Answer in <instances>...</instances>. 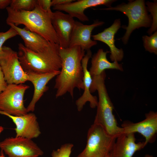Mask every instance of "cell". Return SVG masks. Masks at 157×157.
Returning <instances> with one entry per match:
<instances>
[{"mask_svg": "<svg viewBox=\"0 0 157 157\" xmlns=\"http://www.w3.org/2000/svg\"><path fill=\"white\" fill-rule=\"evenodd\" d=\"M59 51L61 68L55 79L56 97L58 98L68 93L73 98L75 88L79 90L83 89L81 61L85 51L78 46L65 48L59 46Z\"/></svg>", "mask_w": 157, "mask_h": 157, "instance_id": "obj_1", "label": "cell"}, {"mask_svg": "<svg viewBox=\"0 0 157 157\" xmlns=\"http://www.w3.org/2000/svg\"><path fill=\"white\" fill-rule=\"evenodd\" d=\"M8 16L6 22L15 25L22 24L27 30L37 33L48 41L59 44V41L52 25V13L43 10L37 4L30 11H15L9 6L6 8Z\"/></svg>", "mask_w": 157, "mask_h": 157, "instance_id": "obj_2", "label": "cell"}, {"mask_svg": "<svg viewBox=\"0 0 157 157\" xmlns=\"http://www.w3.org/2000/svg\"><path fill=\"white\" fill-rule=\"evenodd\" d=\"M18 45L19 60L26 72L46 73L60 70L61 61L58 44L49 42L47 46L37 52L27 49L21 43Z\"/></svg>", "mask_w": 157, "mask_h": 157, "instance_id": "obj_3", "label": "cell"}, {"mask_svg": "<svg viewBox=\"0 0 157 157\" xmlns=\"http://www.w3.org/2000/svg\"><path fill=\"white\" fill-rule=\"evenodd\" d=\"M105 71L92 77L91 93L97 91L98 100L97 111L94 123L101 126L110 135L117 137L123 133V129L118 126L113 113L114 106L108 94L105 84Z\"/></svg>", "mask_w": 157, "mask_h": 157, "instance_id": "obj_4", "label": "cell"}, {"mask_svg": "<svg viewBox=\"0 0 157 157\" xmlns=\"http://www.w3.org/2000/svg\"><path fill=\"white\" fill-rule=\"evenodd\" d=\"M107 10L120 11L125 14L129 20L127 26H123L126 32L122 40L126 44L132 32L136 28L141 27L151 26L152 19L148 13L145 1L143 0L130 1L127 3H122L114 7L101 9Z\"/></svg>", "mask_w": 157, "mask_h": 157, "instance_id": "obj_5", "label": "cell"}, {"mask_svg": "<svg viewBox=\"0 0 157 157\" xmlns=\"http://www.w3.org/2000/svg\"><path fill=\"white\" fill-rule=\"evenodd\" d=\"M116 138L100 125L93 123L88 130L85 148L76 157H104L110 152Z\"/></svg>", "mask_w": 157, "mask_h": 157, "instance_id": "obj_6", "label": "cell"}, {"mask_svg": "<svg viewBox=\"0 0 157 157\" xmlns=\"http://www.w3.org/2000/svg\"><path fill=\"white\" fill-rule=\"evenodd\" d=\"M29 87L24 84H8L6 89L0 93V110L16 116L27 113L24 97Z\"/></svg>", "mask_w": 157, "mask_h": 157, "instance_id": "obj_7", "label": "cell"}, {"mask_svg": "<svg viewBox=\"0 0 157 157\" xmlns=\"http://www.w3.org/2000/svg\"><path fill=\"white\" fill-rule=\"evenodd\" d=\"M0 66L8 84H24L28 76L22 68L18 53L11 48L3 46L0 51Z\"/></svg>", "mask_w": 157, "mask_h": 157, "instance_id": "obj_8", "label": "cell"}, {"mask_svg": "<svg viewBox=\"0 0 157 157\" xmlns=\"http://www.w3.org/2000/svg\"><path fill=\"white\" fill-rule=\"evenodd\" d=\"M0 148L7 157H40L43 152L31 139L9 137L0 142Z\"/></svg>", "mask_w": 157, "mask_h": 157, "instance_id": "obj_9", "label": "cell"}, {"mask_svg": "<svg viewBox=\"0 0 157 157\" xmlns=\"http://www.w3.org/2000/svg\"><path fill=\"white\" fill-rule=\"evenodd\" d=\"M123 133H138L145 138V146L149 142L154 141L157 132V113L150 111L146 114L145 118L140 122L134 123L126 121L123 123L122 127Z\"/></svg>", "mask_w": 157, "mask_h": 157, "instance_id": "obj_10", "label": "cell"}, {"mask_svg": "<svg viewBox=\"0 0 157 157\" xmlns=\"http://www.w3.org/2000/svg\"><path fill=\"white\" fill-rule=\"evenodd\" d=\"M0 114L6 116L12 119L16 126L15 130L16 137L32 139L37 138L41 133L37 117L33 113H28L16 116L0 110Z\"/></svg>", "mask_w": 157, "mask_h": 157, "instance_id": "obj_11", "label": "cell"}, {"mask_svg": "<svg viewBox=\"0 0 157 157\" xmlns=\"http://www.w3.org/2000/svg\"><path fill=\"white\" fill-rule=\"evenodd\" d=\"M51 20L60 47H68L75 22L74 18L68 14L56 11L52 14Z\"/></svg>", "mask_w": 157, "mask_h": 157, "instance_id": "obj_12", "label": "cell"}, {"mask_svg": "<svg viewBox=\"0 0 157 157\" xmlns=\"http://www.w3.org/2000/svg\"><path fill=\"white\" fill-rule=\"evenodd\" d=\"M104 23L102 21L96 20L91 24L86 25L75 21L69 47L78 46L85 51L90 50L97 44V41L91 39L93 30Z\"/></svg>", "mask_w": 157, "mask_h": 157, "instance_id": "obj_13", "label": "cell"}, {"mask_svg": "<svg viewBox=\"0 0 157 157\" xmlns=\"http://www.w3.org/2000/svg\"><path fill=\"white\" fill-rule=\"evenodd\" d=\"M115 1L114 0H78L65 4L54 6L53 9L56 11L65 12L73 18H76L82 22H85L89 20L84 13L85 9L101 5L110 7L112 3Z\"/></svg>", "mask_w": 157, "mask_h": 157, "instance_id": "obj_14", "label": "cell"}, {"mask_svg": "<svg viewBox=\"0 0 157 157\" xmlns=\"http://www.w3.org/2000/svg\"><path fill=\"white\" fill-rule=\"evenodd\" d=\"M134 133H122L116 138L109 153L110 157H132L146 146L144 142L136 143Z\"/></svg>", "mask_w": 157, "mask_h": 157, "instance_id": "obj_15", "label": "cell"}, {"mask_svg": "<svg viewBox=\"0 0 157 157\" xmlns=\"http://www.w3.org/2000/svg\"><path fill=\"white\" fill-rule=\"evenodd\" d=\"M60 71L46 73L31 72H26L28 76V81L32 83L34 87L32 99L26 108L28 113L34 111L36 103L48 90L47 84L49 81L59 74Z\"/></svg>", "mask_w": 157, "mask_h": 157, "instance_id": "obj_16", "label": "cell"}, {"mask_svg": "<svg viewBox=\"0 0 157 157\" xmlns=\"http://www.w3.org/2000/svg\"><path fill=\"white\" fill-rule=\"evenodd\" d=\"M92 53L89 50L81 61L83 72V85L84 92L82 95L76 101L78 110L81 111L87 102H89L90 107L94 108L97 107L98 103L97 97L92 95L90 88L92 82V78L88 69V63L89 59L92 57Z\"/></svg>", "mask_w": 157, "mask_h": 157, "instance_id": "obj_17", "label": "cell"}, {"mask_svg": "<svg viewBox=\"0 0 157 157\" xmlns=\"http://www.w3.org/2000/svg\"><path fill=\"white\" fill-rule=\"evenodd\" d=\"M121 25L120 19H116L110 26L105 29L102 32L91 35L94 40L102 42L108 46L110 51V58L113 62L121 61L124 56L123 49L117 48L115 43V35L120 28Z\"/></svg>", "mask_w": 157, "mask_h": 157, "instance_id": "obj_18", "label": "cell"}, {"mask_svg": "<svg viewBox=\"0 0 157 157\" xmlns=\"http://www.w3.org/2000/svg\"><path fill=\"white\" fill-rule=\"evenodd\" d=\"M108 52L100 49L92 57L91 65L89 72L92 77L100 75L107 69L123 71L122 64L116 61L110 62L108 60L106 56Z\"/></svg>", "mask_w": 157, "mask_h": 157, "instance_id": "obj_19", "label": "cell"}, {"mask_svg": "<svg viewBox=\"0 0 157 157\" xmlns=\"http://www.w3.org/2000/svg\"><path fill=\"white\" fill-rule=\"evenodd\" d=\"M7 24L15 29L24 42V46L35 52L43 49L49 44L50 42L35 33L31 32L25 27L19 28L11 23Z\"/></svg>", "mask_w": 157, "mask_h": 157, "instance_id": "obj_20", "label": "cell"}, {"mask_svg": "<svg viewBox=\"0 0 157 157\" xmlns=\"http://www.w3.org/2000/svg\"><path fill=\"white\" fill-rule=\"evenodd\" d=\"M37 4V0H11L9 6L15 11H30L33 10Z\"/></svg>", "mask_w": 157, "mask_h": 157, "instance_id": "obj_21", "label": "cell"}, {"mask_svg": "<svg viewBox=\"0 0 157 157\" xmlns=\"http://www.w3.org/2000/svg\"><path fill=\"white\" fill-rule=\"evenodd\" d=\"M144 46L145 50L151 53L157 54V32L150 36L144 35L142 37Z\"/></svg>", "mask_w": 157, "mask_h": 157, "instance_id": "obj_22", "label": "cell"}, {"mask_svg": "<svg viewBox=\"0 0 157 157\" xmlns=\"http://www.w3.org/2000/svg\"><path fill=\"white\" fill-rule=\"evenodd\" d=\"M146 4L147 6V10L151 13V17L153 18L151 28L148 31L149 34L151 35L157 29V2L155 1L153 3L147 1Z\"/></svg>", "mask_w": 157, "mask_h": 157, "instance_id": "obj_23", "label": "cell"}, {"mask_svg": "<svg viewBox=\"0 0 157 157\" xmlns=\"http://www.w3.org/2000/svg\"><path fill=\"white\" fill-rule=\"evenodd\" d=\"M72 144L68 143L62 145L56 150L52 151L51 156L52 157H70L72 148Z\"/></svg>", "mask_w": 157, "mask_h": 157, "instance_id": "obj_24", "label": "cell"}, {"mask_svg": "<svg viewBox=\"0 0 157 157\" xmlns=\"http://www.w3.org/2000/svg\"><path fill=\"white\" fill-rule=\"evenodd\" d=\"M17 35V32L11 27L5 32H0V51L2 50L3 44L7 40Z\"/></svg>", "mask_w": 157, "mask_h": 157, "instance_id": "obj_25", "label": "cell"}, {"mask_svg": "<svg viewBox=\"0 0 157 157\" xmlns=\"http://www.w3.org/2000/svg\"><path fill=\"white\" fill-rule=\"evenodd\" d=\"M37 4L45 11L49 13L53 12L51 10V0H37Z\"/></svg>", "mask_w": 157, "mask_h": 157, "instance_id": "obj_26", "label": "cell"}, {"mask_svg": "<svg viewBox=\"0 0 157 157\" xmlns=\"http://www.w3.org/2000/svg\"><path fill=\"white\" fill-rule=\"evenodd\" d=\"M8 85L0 66V93L6 89Z\"/></svg>", "mask_w": 157, "mask_h": 157, "instance_id": "obj_27", "label": "cell"}, {"mask_svg": "<svg viewBox=\"0 0 157 157\" xmlns=\"http://www.w3.org/2000/svg\"><path fill=\"white\" fill-rule=\"evenodd\" d=\"M73 0H53L51 1L52 6L65 4L72 2Z\"/></svg>", "mask_w": 157, "mask_h": 157, "instance_id": "obj_28", "label": "cell"}, {"mask_svg": "<svg viewBox=\"0 0 157 157\" xmlns=\"http://www.w3.org/2000/svg\"><path fill=\"white\" fill-rule=\"evenodd\" d=\"M11 0H0V9L6 8L10 5Z\"/></svg>", "mask_w": 157, "mask_h": 157, "instance_id": "obj_29", "label": "cell"}, {"mask_svg": "<svg viewBox=\"0 0 157 157\" xmlns=\"http://www.w3.org/2000/svg\"><path fill=\"white\" fill-rule=\"evenodd\" d=\"M4 130L3 128L1 126H0V134Z\"/></svg>", "mask_w": 157, "mask_h": 157, "instance_id": "obj_30", "label": "cell"}, {"mask_svg": "<svg viewBox=\"0 0 157 157\" xmlns=\"http://www.w3.org/2000/svg\"><path fill=\"white\" fill-rule=\"evenodd\" d=\"M144 157H154V156L149 154H146L145 156Z\"/></svg>", "mask_w": 157, "mask_h": 157, "instance_id": "obj_31", "label": "cell"}, {"mask_svg": "<svg viewBox=\"0 0 157 157\" xmlns=\"http://www.w3.org/2000/svg\"><path fill=\"white\" fill-rule=\"evenodd\" d=\"M0 157H5L4 154H0Z\"/></svg>", "mask_w": 157, "mask_h": 157, "instance_id": "obj_32", "label": "cell"}, {"mask_svg": "<svg viewBox=\"0 0 157 157\" xmlns=\"http://www.w3.org/2000/svg\"><path fill=\"white\" fill-rule=\"evenodd\" d=\"M104 157H110L109 154H106Z\"/></svg>", "mask_w": 157, "mask_h": 157, "instance_id": "obj_33", "label": "cell"}]
</instances>
